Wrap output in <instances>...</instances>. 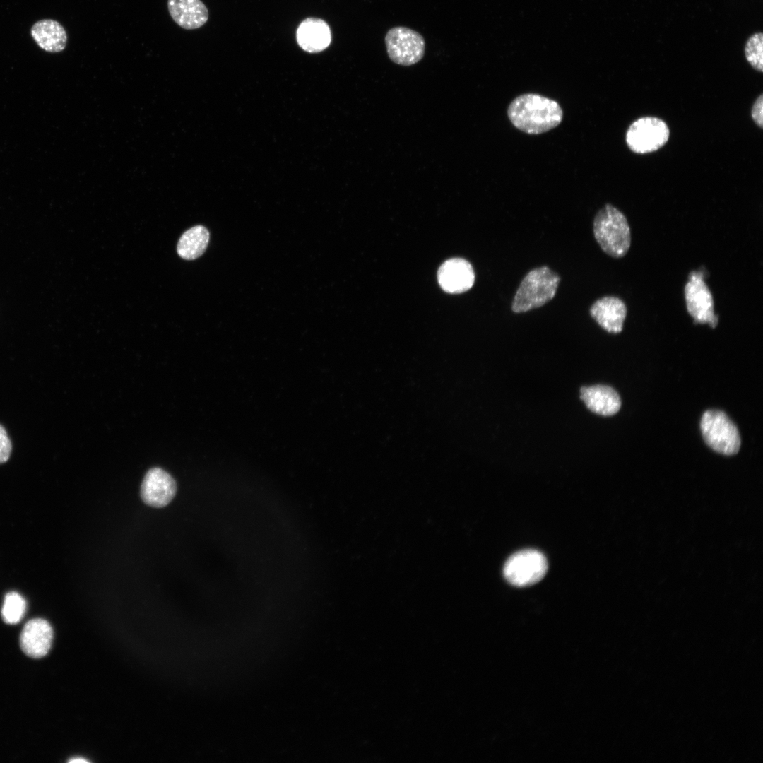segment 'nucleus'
Returning <instances> with one entry per match:
<instances>
[{
  "label": "nucleus",
  "instance_id": "obj_1",
  "mask_svg": "<svg viewBox=\"0 0 763 763\" xmlns=\"http://www.w3.org/2000/svg\"><path fill=\"white\" fill-rule=\"evenodd\" d=\"M514 127L528 134H540L557 127L563 110L556 101L538 93H524L515 97L507 108Z\"/></svg>",
  "mask_w": 763,
  "mask_h": 763
},
{
  "label": "nucleus",
  "instance_id": "obj_2",
  "mask_svg": "<svg viewBox=\"0 0 763 763\" xmlns=\"http://www.w3.org/2000/svg\"><path fill=\"white\" fill-rule=\"evenodd\" d=\"M593 230L601 249L613 258L623 257L631 245V232L625 215L607 203L596 214Z\"/></svg>",
  "mask_w": 763,
  "mask_h": 763
},
{
  "label": "nucleus",
  "instance_id": "obj_3",
  "mask_svg": "<svg viewBox=\"0 0 763 763\" xmlns=\"http://www.w3.org/2000/svg\"><path fill=\"white\" fill-rule=\"evenodd\" d=\"M560 279L546 266L528 271L516 291L511 302L512 312L524 313L545 305L555 296Z\"/></svg>",
  "mask_w": 763,
  "mask_h": 763
},
{
  "label": "nucleus",
  "instance_id": "obj_4",
  "mask_svg": "<svg viewBox=\"0 0 763 763\" xmlns=\"http://www.w3.org/2000/svg\"><path fill=\"white\" fill-rule=\"evenodd\" d=\"M701 430L706 443L714 451L730 456L738 453L740 437L735 425L722 411H706L701 420Z\"/></svg>",
  "mask_w": 763,
  "mask_h": 763
},
{
  "label": "nucleus",
  "instance_id": "obj_5",
  "mask_svg": "<svg viewBox=\"0 0 763 763\" xmlns=\"http://www.w3.org/2000/svg\"><path fill=\"white\" fill-rule=\"evenodd\" d=\"M548 570V562L543 553L536 550L519 551L507 560L503 572L507 581L513 586L524 587L540 581Z\"/></svg>",
  "mask_w": 763,
  "mask_h": 763
},
{
  "label": "nucleus",
  "instance_id": "obj_6",
  "mask_svg": "<svg viewBox=\"0 0 763 763\" xmlns=\"http://www.w3.org/2000/svg\"><path fill=\"white\" fill-rule=\"evenodd\" d=\"M670 130L667 124L658 117H644L637 119L629 126L626 143L635 153L654 152L668 141Z\"/></svg>",
  "mask_w": 763,
  "mask_h": 763
},
{
  "label": "nucleus",
  "instance_id": "obj_7",
  "mask_svg": "<svg viewBox=\"0 0 763 763\" xmlns=\"http://www.w3.org/2000/svg\"><path fill=\"white\" fill-rule=\"evenodd\" d=\"M704 278L702 270L690 273L684 288L686 307L695 324H708L715 328L718 316L714 313L713 296Z\"/></svg>",
  "mask_w": 763,
  "mask_h": 763
},
{
  "label": "nucleus",
  "instance_id": "obj_8",
  "mask_svg": "<svg viewBox=\"0 0 763 763\" xmlns=\"http://www.w3.org/2000/svg\"><path fill=\"white\" fill-rule=\"evenodd\" d=\"M385 44L389 57L399 65H413L420 61L425 54L423 37L408 28H391L385 36Z\"/></svg>",
  "mask_w": 763,
  "mask_h": 763
},
{
  "label": "nucleus",
  "instance_id": "obj_9",
  "mask_svg": "<svg viewBox=\"0 0 763 763\" xmlns=\"http://www.w3.org/2000/svg\"><path fill=\"white\" fill-rule=\"evenodd\" d=\"M177 490L174 478L160 468L150 469L144 476L141 497L148 505L160 508L168 504Z\"/></svg>",
  "mask_w": 763,
  "mask_h": 763
},
{
  "label": "nucleus",
  "instance_id": "obj_10",
  "mask_svg": "<svg viewBox=\"0 0 763 763\" xmlns=\"http://www.w3.org/2000/svg\"><path fill=\"white\" fill-rule=\"evenodd\" d=\"M475 273L466 259L453 258L444 262L437 272V280L446 292L458 294L470 290L475 282Z\"/></svg>",
  "mask_w": 763,
  "mask_h": 763
},
{
  "label": "nucleus",
  "instance_id": "obj_11",
  "mask_svg": "<svg viewBox=\"0 0 763 763\" xmlns=\"http://www.w3.org/2000/svg\"><path fill=\"white\" fill-rule=\"evenodd\" d=\"M627 309L625 302L615 296H605L595 301L589 314L604 330L611 333L622 331Z\"/></svg>",
  "mask_w": 763,
  "mask_h": 763
},
{
  "label": "nucleus",
  "instance_id": "obj_12",
  "mask_svg": "<svg viewBox=\"0 0 763 763\" xmlns=\"http://www.w3.org/2000/svg\"><path fill=\"white\" fill-rule=\"evenodd\" d=\"M53 631L45 620L35 618L24 626L20 637V644L28 656L39 658L45 656L51 646Z\"/></svg>",
  "mask_w": 763,
  "mask_h": 763
},
{
  "label": "nucleus",
  "instance_id": "obj_13",
  "mask_svg": "<svg viewBox=\"0 0 763 763\" xmlns=\"http://www.w3.org/2000/svg\"><path fill=\"white\" fill-rule=\"evenodd\" d=\"M296 39L300 47L310 53L324 50L331 41L329 25L322 19L308 18L299 25Z\"/></svg>",
  "mask_w": 763,
  "mask_h": 763
},
{
  "label": "nucleus",
  "instance_id": "obj_14",
  "mask_svg": "<svg viewBox=\"0 0 763 763\" xmlns=\"http://www.w3.org/2000/svg\"><path fill=\"white\" fill-rule=\"evenodd\" d=\"M170 15L181 28L193 30L203 26L208 19V11L201 0H167Z\"/></svg>",
  "mask_w": 763,
  "mask_h": 763
},
{
  "label": "nucleus",
  "instance_id": "obj_15",
  "mask_svg": "<svg viewBox=\"0 0 763 763\" xmlns=\"http://www.w3.org/2000/svg\"><path fill=\"white\" fill-rule=\"evenodd\" d=\"M581 398L590 410L604 416L615 414L621 406L618 394L613 388L605 385L582 387Z\"/></svg>",
  "mask_w": 763,
  "mask_h": 763
},
{
  "label": "nucleus",
  "instance_id": "obj_16",
  "mask_svg": "<svg viewBox=\"0 0 763 763\" xmlns=\"http://www.w3.org/2000/svg\"><path fill=\"white\" fill-rule=\"evenodd\" d=\"M30 34L37 45L47 52H60L66 46V32L60 23L53 19L36 22L31 28Z\"/></svg>",
  "mask_w": 763,
  "mask_h": 763
},
{
  "label": "nucleus",
  "instance_id": "obj_17",
  "mask_svg": "<svg viewBox=\"0 0 763 763\" xmlns=\"http://www.w3.org/2000/svg\"><path fill=\"white\" fill-rule=\"evenodd\" d=\"M209 236L208 230L202 225L189 229L178 241L177 251L179 256L186 260L197 259L207 248Z\"/></svg>",
  "mask_w": 763,
  "mask_h": 763
},
{
  "label": "nucleus",
  "instance_id": "obj_18",
  "mask_svg": "<svg viewBox=\"0 0 763 763\" xmlns=\"http://www.w3.org/2000/svg\"><path fill=\"white\" fill-rule=\"evenodd\" d=\"M26 610V601L18 593H8L4 598L1 609L4 621L8 624H16L20 621Z\"/></svg>",
  "mask_w": 763,
  "mask_h": 763
},
{
  "label": "nucleus",
  "instance_id": "obj_19",
  "mask_svg": "<svg viewBox=\"0 0 763 763\" xmlns=\"http://www.w3.org/2000/svg\"><path fill=\"white\" fill-rule=\"evenodd\" d=\"M745 58L752 67L763 71V35L757 32L747 40L745 46Z\"/></svg>",
  "mask_w": 763,
  "mask_h": 763
},
{
  "label": "nucleus",
  "instance_id": "obj_20",
  "mask_svg": "<svg viewBox=\"0 0 763 763\" xmlns=\"http://www.w3.org/2000/svg\"><path fill=\"white\" fill-rule=\"evenodd\" d=\"M11 450V439L4 427L0 424V464L8 460Z\"/></svg>",
  "mask_w": 763,
  "mask_h": 763
},
{
  "label": "nucleus",
  "instance_id": "obj_21",
  "mask_svg": "<svg viewBox=\"0 0 763 763\" xmlns=\"http://www.w3.org/2000/svg\"><path fill=\"white\" fill-rule=\"evenodd\" d=\"M751 116L755 123L760 128L763 127V95L761 94L755 101Z\"/></svg>",
  "mask_w": 763,
  "mask_h": 763
},
{
  "label": "nucleus",
  "instance_id": "obj_22",
  "mask_svg": "<svg viewBox=\"0 0 763 763\" xmlns=\"http://www.w3.org/2000/svg\"><path fill=\"white\" fill-rule=\"evenodd\" d=\"M69 762H72V763H74V762H88V761L86 759H85L83 758H81H81L71 759Z\"/></svg>",
  "mask_w": 763,
  "mask_h": 763
}]
</instances>
